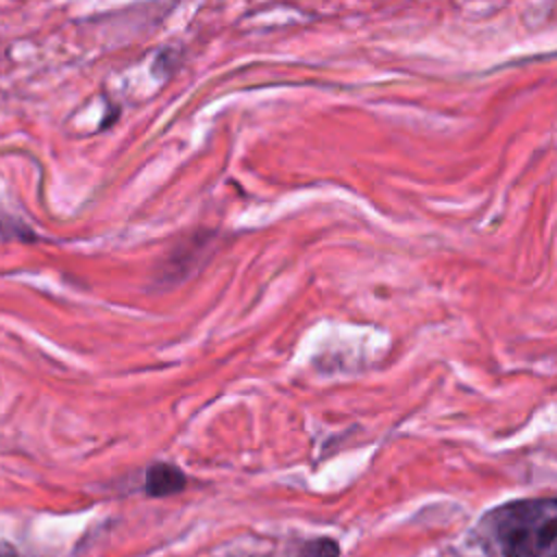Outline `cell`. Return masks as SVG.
<instances>
[{"label":"cell","instance_id":"6da1fadb","mask_svg":"<svg viewBox=\"0 0 557 557\" xmlns=\"http://www.w3.org/2000/svg\"><path fill=\"white\" fill-rule=\"evenodd\" d=\"M505 557H557V500H511L485 518Z\"/></svg>","mask_w":557,"mask_h":557},{"label":"cell","instance_id":"7a4b0ae2","mask_svg":"<svg viewBox=\"0 0 557 557\" xmlns=\"http://www.w3.org/2000/svg\"><path fill=\"white\" fill-rule=\"evenodd\" d=\"M185 483L187 479L183 470L176 468L174 463L159 461V463H152L146 472V492L157 498L178 494L185 487Z\"/></svg>","mask_w":557,"mask_h":557},{"label":"cell","instance_id":"3957f363","mask_svg":"<svg viewBox=\"0 0 557 557\" xmlns=\"http://www.w3.org/2000/svg\"><path fill=\"white\" fill-rule=\"evenodd\" d=\"M302 557H339V544L329 537L311 540L302 546Z\"/></svg>","mask_w":557,"mask_h":557},{"label":"cell","instance_id":"277c9868","mask_svg":"<svg viewBox=\"0 0 557 557\" xmlns=\"http://www.w3.org/2000/svg\"><path fill=\"white\" fill-rule=\"evenodd\" d=\"M0 557H22L13 546H7V544H0Z\"/></svg>","mask_w":557,"mask_h":557}]
</instances>
